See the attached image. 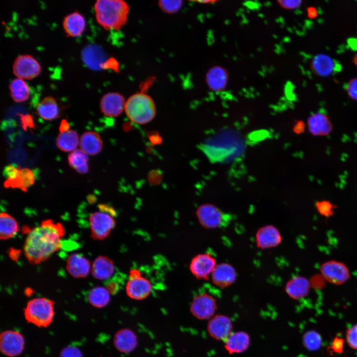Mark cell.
<instances>
[{
	"instance_id": "obj_40",
	"label": "cell",
	"mask_w": 357,
	"mask_h": 357,
	"mask_svg": "<svg viewBox=\"0 0 357 357\" xmlns=\"http://www.w3.org/2000/svg\"><path fill=\"white\" fill-rule=\"evenodd\" d=\"M279 4L286 9H294L298 7L301 4V0H278Z\"/></svg>"
},
{
	"instance_id": "obj_36",
	"label": "cell",
	"mask_w": 357,
	"mask_h": 357,
	"mask_svg": "<svg viewBox=\"0 0 357 357\" xmlns=\"http://www.w3.org/2000/svg\"><path fill=\"white\" fill-rule=\"evenodd\" d=\"M60 357H83L81 351L76 347L68 346L60 352Z\"/></svg>"
},
{
	"instance_id": "obj_37",
	"label": "cell",
	"mask_w": 357,
	"mask_h": 357,
	"mask_svg": "<svg viewBox=\"0 0 357 357\" xmlns=\"http://www.w3.org/2000/svg\"><path fill=\"white\" fill-rule=\"evenodd\" d=\"M317 211L322 215L329 216L333 209L332 204L327 201H322L316 203Z\"/></svg>"
},
{
	"instance_id": "obj_6",
	"label": "cell",
	"mask_w": 357,
	"mask_h": 357,
	"mask_svg": "<svg viewBox=\"0 0 357 357\" xmlns=\"http://www.w3.org/2000/svg\"><path fill=\"white\" fill-rule=\"evenodd\" d=\"M42 66L32 56L23 54L17 56L12 64V72L16 78L23 80H31L38 77L42 72Z\"/></svg>"
},
{
	"instance_id": "obj_15",
	"label": "cell",
	"mask_w": 357,
	"mask_h": 357,
	"mask_svg": "<svg viewBox=\"0 0 357 357\" xmlns=\"http://www.w3.org/2000/svg\"><path fill=\"white\" fill-rule=\"evenodd\" d=\"M237 272L235 268L228 263L217 264L211 275L213 283L220 288H226L236 280Z\"/></svg>"
},
{
	"instance_id": "obj_1",
	"label": "cell",
	"mask_w": 357,
	"mask_h": 357,
	"mask_svg": "<svg viewBox=\"0 0 357 357\" xmlns=\"http://www.w3.org/2000/svg\"><path fill=\"white\" fill-rule=\"evenodd\" d=\"M64 229L60 223L45 220L32 229L23 246L25 257L31 264H38L48 259L61 247Z\"/></svg>"
},
{
	"instance_id": "obj_24",
	"label": "cell",
	"mask_w": 357,
	"mask_h": 357,
	"mask_svg": "<svg viewBox=\"0 0 357 357\" xmlns=\"http://www.w3.org/2000/svg\"><path fill=\"white\" fill-rule=\"evenodd\" d=\"M36 109L38 114L43 119L52 120L60 117L59 105L52 96L44 98L37 105Z\"/></svg>"
},
{
	"instance_id": "obj_46",
	"label": "cell",
	"mask_w": 357,
	"mask_h": 357,
	"mask_svg": "<svg viewBox=\"0 0 357 357\" xmlns=\"http://www.w3.org/2000/svg\"><path fill=\"white\" fill-rule=\"evenodd\" d=\"M353 63L357 66V54L353 58Z\"/></svg>"
},
{
	"instance_id": "obj_19",
	"label": "cell",
	"mask_w": 357,
	"mask_h": 357,
	"mask_svg": "<svg viewBox=\"0 0 357 357\" xmlns=\"http://www.w3.org/2000/svg\"><path fill=\"white\" fill-rule=\"evenodd\" d=\"M310 286V282L301 276H295L286 283L285 291L289 296L295 299H300L308 293Z\"/></svg>"
},
{
	"instance_id": "obj_2",
	"label": "cell",
	"mask_w": 357,
	"mask_h": 357,
	"mask_svg": "<svg viewBox=\"0 0 357 357\" xmlns=\"http://www.w3.org/2000/svg\"><path fill=\"white\" fill-rule=\"evenodd\" d=\"M97 23L106 30H120L127 21L129 6L122 0H98L94 5Z\"/></svg>"
},
{
	"instance_id": "obj_47",
	"label": "cell",
	"mask_w": 357,
	"mask_h": 357,
	"mask_svg": "<svg viewBox=\"0 0 357 357\" xmlns=\"http://www.w3.org/2000/svg\"></svg>"
},
{
	"instance_id": "obj_22",
	"label": "cell",
	"mask_w": 357,
	"mask_h": 357,
	"mask_svg": "<svg viewBox=\"0 0 357 357\" xmlns=\"http://www.w3.org/2000/svg\"><path fill=\"white\" fill-rule=\"evenodd\" d=\"M228 79L227 71L220 66L212 67L206 73V83L209 88L215 92L223 90L226 86Z\"/></svg>"
},
{
	"instance_id": "obj_16",
	"label": "cell",
	"mask_w": 357,
	"mask_h": 357,
	"mask_svg": "<svg viewBox=\"0 0 357 357\" xmlns=\"http://www.w3.org/2000/svg\"><path fill=\"white\" fill-rule=\"evenodd\" d=\"M66 269L68 273L74 278H85L90 272L91 264L83 256L78 253H73L67 258Z\"/></svg>"
},
{
	"instance_id": "obj_38",
	"label": "cell",
	"mask_w": 357,
	"mask_h": 357,
	"mask_svg": "<svg viewBox=\"0 0 357 357\" xmlns=\"http://www.w3.org/2000/svg\"><path fill=\"white\" fill-rule=\"evenodd\" d=\"M20 119V123L23 129L25 131L27 128H35V124L32 116L30 115L19 114Z\"/></svg>"
},
{
	"instance_id": "obj_42",
	"label": "cell",
	"mask_w": 357,
	"mask_h": 357,
	"mask_svg": "<svg viewBox=\"0 0 357 357\" xmlns=\"http://www.w3.org/2000/svg\"><path fill=\"white\" fill-rule=\"evenodd\" d=\"M307 14L310 19L315 18L318 16L317 10L313 6L308 7L307 9Z\"/></svg>"
},
{
	"instance_id": "obj_8",
	"label": "cell",
	"mask_w": 357,
	"mask_h": 357,
	"mask_svg": "<svg viewBox=\"0 0 357 357\" xmlns=\"http://www.w3.org/2000/svg\"><path fill=\"white\" fill-rule=\"evenodd\" d=\"M152 285L146 278L142 277L140 272L137 269L130 271L129 280L127 281L125 291L127 295L135 300H142L150 294Z\"/></svg>"
},
{
	"instance_id": "obj_27",
	"label": "cell",
	"mask_w": 357,
	"mask_h": 357,
	"mask_svg": "<svg viewBox=\"0 0 357 357\" xmlns=\"http://www.w3.org/2000/svg\"><path fill=\"white\" fill-rule=\"evenodd\" d=\"M10 95L16 103H22L27 101L30 96V90L24 80L16 78L9 83Z\"/></svg>"
},
{
	"instance_id": "obj_9",
	"label": "cell",
	"mask_w": 357,
	"mask_h": 357,
	"mask_svg": "<svg viewBox=\"0 0 357 357\" xmlns=\"http://www.w3.org/2000/svg\"><path fill=\"white\" fill-rule=\"evenodd\" d=\"M25 340L22 335L14 330H5L0 335V349L6 356L14 357L21 354L24 348Z\"/></svg>"
},
{
	"instance_id": "obj_14",
	"label": "cell",
	"mask_w": 357,
	"mask_h": 357,
	"mask_svg": "<svg viewBox=\"0 0 357 357\" xmlns=\"http://www.w3.org/2000/svg\"><path fill=\"white\" fill-rule=\"evenodd\" d=\"M255 240L258 248L266 249L279 245L282 242V237L275 226L267 225L257 230Z\"/></svg>"
},
{
	"instance_id": "obj_25",
	"label": "cell",
	"mask_w": 357,
	"mask_h": 357,
	"mask_svg": "<svg viewBox=\"0 0 357 357\" xmlns=\"http://www.w3.org/2000/svg\"><path fill=\"white\" fill-rule=\"evenodd\" d=\"M307 124L310 132L313 135H327L332 129L328 118L322 113L311 115L308 119Z\"/></svg>"
},
{
	"instance_id": "obj_43",
	"label": "cell",
	"mask_w": 357,
	"mask_h": 357,
	"mask_svg": "<svg viewBox=\"0 0 357 357\" xmlns=\"http://www.w3.org/2000/svg\"><path fill=\"white\" fill-rule=\"evenodd\" d=\"M69 125L65 119H63L61 121L60 125L59 130L60 132H64L69 130Z\"/></svg>"
},
{
	"instance_id": "obj_21",
	"label": "cell",
	"mask_w": 357,
	"mask_h": 357,
	"mask_svg": "<svg viewBox=\"0 0 357 357\" xmlns=\"http://www.w3.org/2000/svg\"><path fill=\"white\" fill-rule=\"evenodd\" d=\"M115 271L113 261L105 256H99L94 261L91 272L95 279L105 280L110 278Z\"/></svg>"
},
{
	"instance_id": "obj_32",
	"label": "cell",
	"mask_w": 357,
	"mask_h": 357,
	"mask_svg": "<svg viewBox=\"0 0 357 357\" xmlns=\"http://www.w3.org/2000/svg\"><path fill=\"white\" fill-rule=\"evenodd\" d=\"M88 157L86 154L80 149H77L69 154L68 162L69 166L81 174L88 172Z\"/></svg>"
},
{
	"instance_id": "obj_10",
	"label": "cell",
	"mask_w": 357,
	"mask_h": 357,
	"mask_svg": "<svg viewBox=\"0 0 357 357\" xmlns=\"http://www.w3.org/2000/svg\"><path fill=\"white\" fill-rule=\"evenodd\" d=\"M320 270L322 277L329 282L335 285H341L349 279L348 268L343 263L330 260L322 264Z\"/></svg>"
},
{
	"instance_id": "obj_33",
	"label": "cell",
	"mask_w": 357,
	"mask_h": 357,
	"mask_svg": "<svg viewBox=\"0 0 357 357\" xmlns=\"http://www.w3.org/2000/svg\"><path fill=\"white\" fill-rule=\"evenodd\" d=\"M303 342L305 347L310 350H316L321 345L320 335L314 331L306 332L303 338Z\"/></svg>"
},
{
	"instance_id": "obj_23",
	"label": "cell",
	"mask_w": 357,
	"mask_h": 357,
	"mask_svg": "<svg viewBox=\"0 0 357 357\" xmlns=\"http://www.w3.org/2000/svg\"><path fill=\"white\" fill-rule=\"evenodd\" d=\"M310 68L316 75L326 76L331 74L336 68L334 60L328 55L318 54L312 59Z\"/></svg>"
},
{
	"instance_id": "obj_41",
	"label": "cell",
	"mask_w": 357,
	"mask_h": 357,
	"mask_svg": "<svg viewBox=\"0 0 357 357\" xmlns=\"http://www.w3.org/2000/svg\"><path fill=\"white\" fill-rule=\"evenodd\" d=\"M107 289L109 293L112 295L116 294L119 291V286L115 282H111L107 286Z\"/></svg>"
},
{
	"instance_id": "obj_31",
	"label": "cell",
	"mask_w": 357,
	"mask_h": 357,
	"mask_svg": "<svg viewBox=\"0 0 357 357\" xmlns=\"http://www.w3.org/2000/svg\"><path fill=\"white\" fill-rule=\"evenodd\" d=\"M110 294L107 288L100 286L95 287L89 292L87 296L88 301L95 307L102 308L110 302Z\"/></svg>"
},
{
	"instance_id": "obj_5",
	"label": "cell",
	"mask_w": 357,
	"mask_h": 357,
	"mask_svg": "<svg viewBox=\"0 0 357 357\" xmlns=\"http://www.w3.org/2000/svg\"><path fill=\"white\" fill-rule=\"evenodd\" d=\"M196 215L201 225L208 229L226 226L231 218L230 215L210 203L199 206L196 210Z\"/></svg>"
},
{
	"instance_id": "obj_28",
	"label": "cell",
	"mask_w": 357,
	"mask_h": 357,
	"mask_svg": "<svg viewBox=\"0 0 357 357\" xmlns=\"http://www.w3.org/2000/svg\"><path fill=\"white\" fill-rule=\"evenodd\" d=\"M226 349L231 353H240L245 350L249 344L247 334L242 332L231 333L225 340Z\"/></svg>"
},
{
	"instance_id": "obj_17",
	"label": "cell",
	"mask_w": 357,
	"mask_h": 357,
	"mask_svg": "<svg viewBox=\"0 0 357 357\" xmlns=\"http://www.w3.org/2000/svg\"><path fill=\"white\" fill-rule=\"evenodd\" d=\"M62 27L67 36L77 37L81 36L85 31V19L80 13L74 11L63 18Z\"/></svg>"
},
{
	"instance_id": "obj_26",
	"label": "cell",
	"mask_w": 357,
	"mask_h": 357,
	"mask_svg": "<svg viewBox=\"0 0 357 357\" xmlns=\"http://www.w3.org/2000/svg\"><path fill=\"white\" fill-rule=\"evenodd\" d=\"M114 342L116 348L119 351L128 353L135 348L136 338L130 330L122 329L115 334Z\"/></svg>"
},
{
	"instance_id": "obj_29",
	"label": "cell",
	"mask_w": 357,
	"mask_h": 357,
	"mask_svg": "<svg viewBox=\"0 0 357 357\" xmlns=\"http://www.w3.org/2000/svg\"><path fill=\"white\" fill-rule=\"evenodd\" d=\"M79 143L78 134L74 130L60 132L56 139V144L58 148L66 152H72L75 150Z\"/></svg>"
},
{
	"instance_id": "obj_44",
	"label": "cell",
	"mask_w": 357,
	"mask_h": 357,
	"mask_svg": "<svg viewBox=\"0 0 357 357\" xmlns=\"http://www.w3.org/2000/svg\"><path fill=\"white\" fill-rule=\"evenodd\" d=\"M150 139L152 143L155 144L158 143L160 140H161V138L157 134H152L150 136Z\"/></svg>"
},
{
	"instance_id": "obj_11",
	"label": "cell",
	"mask_w": 357,
	"mask_h": 357,
	"mask_svg": "<svg viewBox=\"0 0 357 357\" xmlns=\"http://www.w3.org/2000/svg\"><path fill=\"white\" fill-rule=\"evenodd\" d=\"M215 258L208 253L197 254L191 260L189 268L191 273L198 279L207 280L216 266Z\"/></svg>"
},
{
	"instance_id": "obj_12",
	"label": "cell",
	"mask_w": 357,
	"mask_h": 357,
	"mask_svg": "<svg viewBox=\"0 0 357 357\" xmlns=\"http://www.w3.org/2000/svg\"><path fill=\"white\" fill-rule=\"evenodd\" d=\"M216 309V301L214 297L208 294H201L196 296L191 304V313L200 319L212 317Z\"/></svg>"
},
{
	"instance_id": "obj_39",
	"label": "cell",
	"mask_w": 357,
	"mask_h": 357,
	"mask_svg": "<svg viewBox=\"0 0 357 357\" xmlns=\"http://www.w3.org/2000/svg\"><path fill=\"white\" fill-rule=\"evenodd\" d=\"M346 91L351 99L357 101V77L349 81L346 86Z\"/></svg>"
},
{
	"instance_id": "obj_30",
	"label": "cell",
	"mask_w": 357,
	"mask_h": 357,
	"mask_svg": "<svg viewBox=\"0 0 357 357\" xmlns=\"http://www.w3.org/2000/svg\"><path fill=\"white\" fill-rule=\"evenodd\" d=\"M19 231L15 219L6 212L0 215V238L2 240L8 239L14 237Z\"/></svg>"
},
{
	"instance_id": "obj_4",
	"label": "cell",
	"mask_w": 357,
	"mask_h": 357,
	"mask_svg": "<svg viewBox=\"0 0 357 357\" xmlns=\"http://www.w3.org/2000/svg\"><path fill=\"white\" fill-rule=\"evenodd\" d=\"M54 303L53 300L46 298L30 300L24 308L26 320L38 327H48L54 317Z\"/></svg>"
},
{
	"instance_id": "obj_13",
	"label": "cell",
	"mask_w": 357,
	"mask_h": 357,
	"mask_svg": "<svg viewBox=\"0 0 357 357\" xmlns=\"http://www.w3.org/2000/svg\"><path fill=\"white\" fill-rule=\"evenodd\" d=\"M126 101L123 96L118 92H109L101 99L100 107L101 112L108 117H117L125 109Z\"/></svg>"
},
{
	"instance_id": "obj_34",
	"label": "cell",
	"mask_w": 357,
	"mask_h": 357,
	"mask_svg": "<svg viewBox=\"0 0 357 357\" xmlns=\"http://www.w3.org/2000/svg\"><path fill=\"white\" fill-rule=\"evenodd\" d=\"M182 0H159V7L165 12L170 14L175 13L181 8L182 6Z\"/></svg>"
},
{
	"instance_id": "obj_20",
	"label": "cell",
	"mask_w": 357,
	"mask_h": 357,
	"mask_svg": "<svg viewBox=\"0 0 357 357\" xmlns=\"http://www.w3.org/2000/svg\"><path fill=\"white\" fill-rule=\"evenodd\" d=\"M80 150L89 155L99 154L103 148V141L96 132L88 131L81 136L79 140Z\"/></svg>"
},
{
	"instance_id": "obj_35",
	"label": "cell",
	"mask_w": 357,
	"mask_h": 357,
	"mask_svg": "<svg viewBox=\"0 0 357 357\" xmlns=\"http://www.w3.org/2000/svg\"><path fill=\"white\" fill-rule=\"evenodd\" d=\"M346 340L351 348L357 351V323L347 331Z\"/></svg>"
},
{
	"instance_id": "obj_3",
	"label": "cell",
	"mask_w": 357,
	"mask_h": 357,
	"mask_svg": "<svg viewBox=\"0 0 357 357\" xmlns=\"http://www.w3.org/2000/svg\"><path fill=\"white\" fill-rule=\"evenodd\" d=\"M125 114L132 122L143 124L151 121L156 115V106L148 95L138 92L130 96L125 103Z\"/></svg>"
},
{
	"instance_id": "obj_7",
	"label": "cell",
	"mask_w": 357,
	"mask_h": 357,
	"mask_svg": "<svg viewBox=\"0 0 357 357\" xmlns=\"http://www.w3.org/2000/svg\"><path fill=\"white\" fill-rule=\"evenodd\" d=\"M89 221L91 236L95 240H103L107 238L116 226L113 216L101 210L93 213Z\"/></svg>"
},
{
	"instance_id": "obj_18",
	"label": "cell",
	"mask_w": 357,
	"mask_h": 357,
	"mask_svg": "<svg viewBox=\"0 0 357 357\" xmlns=\"http://www.w3.org/2000/svg\"><path fill=\"white\" fill-rule=\"evenodd\" d=\"M207 329L213 338L219 340H226L231 334L232 324L228 317L217 315L210 320Z\"/></svg>"
},
{
	"instance_id": "obj_45",
	"label": "cell",
	"mask_w": 357,
	"mask_h": 357,
	"mask_svg": "<svg viewBox=\"0 0 357 357\" xmlns=\"http://www.w3.org/2000/svg\"><path fill=\"white\" fill-rule=\"evenodd\" d=\"M303 126L301 122H298L294 127V130L297 133H300L303 130Z\"/></svg>"
}]
</instances>
